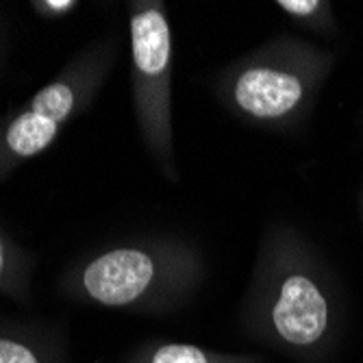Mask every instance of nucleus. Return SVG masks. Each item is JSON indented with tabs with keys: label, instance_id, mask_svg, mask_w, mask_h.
Returning a JSON list of instances; mask_svg holds the SVG:
<instances>
[{
	"label": "nucleus",
	"instance_id": "obj_1",
	"mask_svg": "<svg viewBox=\"0 0 363 363\" xmlns=\"http://www.w3.org/2000/svg\"><path fill=\"white\" fill-rule=\"evenodd\" d=\"M240 333L296 363H331L346 331L344 289L320 248L287 222L259 238L238 311Z\"/></svg>",
	"mask_w": 363,
	"mask_h": 363
},
{
	"label": "nucleus",
	"instance_id": "obj_2",
	"mask_svg": "<svg viewBox=\"0 0 363 363\" xmlns=\"http://www.w3.org/2000/svg\"><path fill=\"white\" fill-rule=\"evenodd\" d=\"M209 277L205 250L194 240L159 233L122 240L65 266L57 289L83 307L138 315H172L196 301Z\"/></svg>",
	"mask_w": 363,
	"mask_h": 363
},
{
	"label": "nucleus",
	"instance_id": "obj_3",
	"mask_svg": "<svg viewBox=\"0 0 363 363\" xmlns=\"http://www.w3.org/2000/svg\"><path fill=\"white\" fill-rule=\"evenodd\" d=\"M335 63L331 50L303 38L279 35L226 63L216 72L211 91L235 120L294 135L309 122Z\"/></svg>",
	"mask_w": 363,
	"mask_h": 363
},
{
	"label": "nucleus",
	"instance_id": "obj_4",
	"mask_svg": "<svg viewBox=\"0 0 363 363\" xmlns=\"http://www.w3.org/2000/svg\"><path fill=\"white\" fill-rule=\"evenodd\" d=\"M120 50L116 35L89 42L22 107L0 116V185L26 161L48 150L65 128L91 109L116 68Z\"/></svg>",
	"mask_w": 363,
	"mask_h": 363
},
{
	"label": "nucleus",
	"instance_id": "obj_5",
	"mask_svg": "<svg viewBox=\"0 0 363 363\" xmlns=\"http://www.w3.org/2000/svg\"><path fill=\"white\" fill-rule=\"evenodd\" d=\"M130 98L138 135L159 174L179 183L172 120L174 44L168 7L161 0H130Z\"/></svg>",
	"mask_w": 363,
	"mask_h": 363
},
{
	"label": "nucleus",
	"instance_id": "obj_6",
	"mask_svg": "<svg viewBox=\"0 0 363 363\" xmlns=\"http://www.w3.org/2000/svg\"><path fill=\"white\" fill-rule=\"evenodd\" d=\"M0 363H72L68 326L52 318L0 313Z\"/></svg>",
	"mask_w": 363,
	"mask_h": 363
},
{
	"label": "nucleus",
	"instance_id": "obj_7",
	"mask_svg": "<svg viewBox=\"0 0 363 363\" xmlns=\"http://www.w3.org/2000/svg\"><path fill=\"white\" fill-rule=\"evenodd\" d=\"M122 363H268L259 352H226L174 340H146L130 348Z\"/></svg>",
	"mask_w": 363,
	"mask_h": 363
},
{
	"label": "nucleus",
	"instance_id": "obj_8",
	"mask_svg": "<svg viewBox=\"0 0 363 363\" xmlns=\"http://www.w3.org/2000/svg\"><path fill=\"white\" fill-rule=\"evenodd\" d=\"M35 255L0 228V296L28 307L33 301Z\"/></svg>",
	"mask_w": 363,
	"mask_h": 363
},
{
	"label": "nucleus",
	"instance_id": "obj_9",
	"mask_svg": "<svg viewBox=\"0 0 363 363\" xmlns=\"http://www.w3.org/2000/svg\"><path fill=\"white\" fill-rule=\"evenodd\" d=\"M274 7L291 22L318 35H335L340 28L333 5L326 0H279Z\"/></svg>",
	"mask_w": 363,
	"mask_h": 363
},
{
	"label": "nucleus",
	"instance_id": "obj_10",
	"mask_svg": "<svg viewBox=\"0 0 363 363\" xmlns=\"http://www.w3.org/2000/svg\"><path fill=\"white\" fill-rule=\"evenodd\" d=\"M77 0H35V3H30V9L44 20H61L77 11Z\"/></svg>",
	"mask_w": 363,
	"mask_h": 363
},
{
	"label": "nucleus",
	"instance_id": "obj_11",
	"mask_svg": "<svg viewBox=\"0 0 363 363\" xmlns=\"http://www.w3.org/2000/svg\"><path fill=\"white\" fill-rule=\"evenodd\" d=\"M9 48H11V22L7 13L0 9V68H3L7 61Z\"/></svg>",
	"mask_w": 363,
	"mask_h": 363
},
{
	"label": "nucleus",
	"instance_id": "obj_12",
	"mask_svg": "<svg viewBox=\"0 0 363 363\" xmlns=\"http://www.w3.org/2000/svg\"><path fill=\"white\" fill-rule=\"evenodd\" d=\"M361 222H363V189H361Z\"/></svg>",
	"mask_w": 363,
	"mask_h": 363
}]
</instances>
